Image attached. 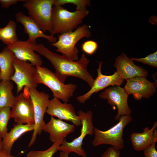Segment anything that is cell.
I'll return each instance as SVG.
<instances>
[{"mask_svg": "<svg viewBox=\"0 0 157 157\" xmlns=\"http://www.w3.org/2000/svg\"><path fill=\"white\" fill-rule=\"evenodd\" d=\"M3 149L2 142V138L0 136V149Z\"/></svg>", "mask_w": 157, "mask_h": 157, "instance_id": "obj_34", "label": "cell"}, {"mask_svg": "<svg viewBox=\"0 0 157 157\" xmlns=\"http://www.w3.org/2000/svg\"><path fill=\"white\" fill-rule=\"evenodd\" d=\"M34 124H14L10 131L2 138L3 149L11 153L14 142L22 135L33 131Z\"/></svg>", "mask_w": 157, "mask_h": 157, "instance_id": "obj_20", "label": "cell"}, {"mask_svg": "<svg viewBox=\"0 0 157 157\" xmlns=\"http://www.w3.org/2000/svg\"><path fill=\"white\" fill-rule=\"evenodd\" d=\"M75 126L55 118L51 116L50 121L44 127L43 131L49 133V139L52 142L58 141H63L67 135L74 132Z\"/></svg>", "mask_w": 157, "mask_h": 157, "instance_id": "obj_18", "label": "cell"}, {"mask_svg": "<svg viewBox=\"0 0 157 157\" xmlns=\"http://www.w3.org/2000/svg\"><path fill=\"white\" fill-rule=\"evenodd\" d=\"M103 62H100L97 69V76L94 80L93 85L90 90L85 94L78 96L76 98L81 103L83 104L89 99L94 93L109 86H120L124 82V80L116 72L111 75H106L102 74L101 67Z\"/></svg>", "mask_w": 157, "mask_h": 157, "instance_id": "obj_12", "label": "cell"}, {"mask_svg": "<svg viewBox=\"0 0 157 157\" xmlns=\"http://www.w3.org/2000/svg\"><path fill=\"white\" fill-rule=\"evenodd\" d=\"M69 154L68 152L61 151L59 154V157H69Z\"/></svg>", "mask_w": 157, "mask_h": 157, "instance_id": "obj_33", "label": "cell"}, {"mask_svg": "<svg viewBox=\"0 0 157 157\" xmlns=\"http://www.w3.org/2000/svg\"><path fill=\"white\" fill-rule=\"evenodd\" d=\"M126 81L124 89L128 95L132 94L136 100L149 98L156 91V83L151 82L145 77H136Z\"/></svg>", "mask_w": 157, "mask_h": 157, "instance_id": "obj_13", "label": "cell"}, {"mask_svg": "<svg viewBox=\"0 0 157 157\" xmlns=\"http://www.w3.org/2000/svg\"><path fill=\"white\" fill-rule=\"evenodd\" d=\"M16 23L10 20L3 28H0V40L7 45L13 44L18 40L16 33Z\"/></svg>", "mask_w": 157, "mask_h": 157, "instance_id": "obj_23", "label": "cell"}, {"mask_svg": "<svg viewBox=\"0 0 157 157\" xmlns=\"http://www.w3.org/2000/svg\"><path fill=\"white\" fill-rule=\"evenodd\" d=\"M29 94L33 106L34 116V127L28 147L34 144L38 135H40L46 124L44 120L46 113L49 95L43 92L38 91L36 88L29 89Z\"/></svg>", "mask_w": 157, "mask_h": 157, "instance_id": "obj_8", "label": "cell"}, {"mask_svg": "<svg viewBox=\"0 0 157 157\" xmlns=\"http://www.w3.org/2000/svg\"><path fill=\"white\" fill-rule=\"evenodd\" d=\"M128 96L123 88L117 86L106 88L99 95L100 98L107 100L111 106L117 107V113L115 118L116 121L118 120L122 116L131 115L132 110L128 104Z\"/></svg>", "mask_w": 157, "mask_h": 157, "instance_id": "obj_11", "label": "cell"}, {"mask_svg": "<svg viewBox=\"0 0 157 157\" xmlns=\"http://www.w3.org/2000/svg\"><path fill=\"white\" fill-rule=\"evenodd\" d=\"M156 143H153L143 151L144 157H157Z\"/></svg>", "mask_w": 157, "mask_h": 157, "instance_id": "obj_30", "label": "cell"}, {"mask_svg": "<svg viewBox=\"0 0 157 157\" xmlns=\"http://www.w3.org/2000/svg\"><path fill=\"white\" fill-rule=\"evenodd\" d=\"M15 18L17 21L23 26L24 32L28 36L27 40L30 42L37 44L36 39L40 38L46 39L51 44L57 41V39L54 36L44 34L31 17L26 15L23 12L17 13L15 15Z\"/></svg>", "mask_w": 157, "mask_h": 157, "instance_id": "obj_17", "label": "cell"}, {"mask_svg": "<svg viewBox=\"0 0 157 157\" xmlns=\"http://www.w3.org/2000/svg\"><path fill=\"white\" fill-rule=\"evenodd\" d=\"M120 150L112 146L108 148L101 157H120Z\"/></svg>", "mask_w": 157, "mask_h": 157, "instance_id": "obj_29", "label": "cell"}, {"mask_svg": "<svg viewBox=\"0 0 157 157\" xmlns=\"http://www.w3.org/2000/svg\"><path fill=\"white\" fill-rule=\"evenodd\" d=\"M37 44L26 41L18 40L7 47L14 53L16 58L19 60L29 62L33 66H42L43 61L40 55L35 52L34 47Z\"/></svg>", "mask_w": 157, "mask_h": 157, "instance_id": "obj_15", "label": "cell"}, {"mask_svg": "<svg viewBox=\"0 0 157 157\" xmlns=\"http://www.w3.org/2000/svg\"><path fill=\"white\" fill-rule=\"evenodd\" d=\"M13 88L10 80L0 81V110L12 107L16 98L13 92Z\"/></svg>", "mask_w": 157, "mask_h": 157, "instance_id": "obj_22", "label": "cell"}, {"mask_svg": "<svg viewBox=\"0 0 157 157\" xmlns=\"http://www.w3.org/2000/svg\"><path fill=\"white\" fill-rule=\"evenodd\" d=\"M157 122L154 123L152 128L148 127L144 129L141 133H132L130 135V140L132 147L136 151H143L154 142L157 141Z\"/></svg>", "mask_w": 157, "mask_h": 157, "instance_id": "obj_19", "label": "cell"}, {"mask_svg": "<svg viewBox=\"0 0 157 157\" xmlns=\"http://www.w3.org/2000/svg\"><path fill=\"white\" fill-rule=\"evenodd\" d=\"M63 141H58L53 143L49 148L44 151L32 150L27 154V157H52L59 150Z\"/></svg>", "mask_w": 157, "mask_h": 157, "instance_id": "obj_24", "label": "cell"}, {"mask_svg": "<svg viewBox=\"0 0 157 157\" xmlns=\"http://www.w3.org/2000/svg\"><path fill=\"white\" fill-rule=\"evenodd\" d=\"M37 83L42 84L52 91L54 97L61 99L65 102H68L73 95L76 85L72 83L65 84L59 79L55 73L42 66L35 67Z\"/></svg>", "mask_w": 157, "mask_h": 157, "instance_id": "obj_3", "label": "cell"}, {"mask_svg": "<svg viewBox=\"0 0 157 157\" xmlns=\"http://www.w3.org/2000/svg\"><path fill=\"white\" fill-rule=\"evenodd\" d=\"M10 110V117L17 124H34V108L29 96L21 92L16 97Z\"/></svg>", "mask_w": 157, "mask_h": 157, "instance_id": "obj_10", "label": "cell"}, {"mask_svg": "<svg viewBox=\"0 0 157 157\" xmlns=\"http://www.w3.org/2000/svg\"><path fill=\"white\" fill-rule=\"evenodd\" d=\"M91 35L88 26L83 24L72 31L64 32L58 36L57 41L51 44L56 51L65 55L74 61L78 59V50L75 47L81 39L88 38Z\"/></svg>", "mask_w": 157, "mask_h": 157, "instance_id": "obj_5", "label": "cell"}, {"mask_svg": "<svg viewBox=\"0 0 157 157\" xmlns=\"http://www.w3.org/2000/svg\"><path fill=\"white\" fill-rule=\"evenodd\" d=\"M72 4L76 6V10H87L86 7L90 4L88 0H54L53 6H62L66 4Z\"/></svg>", "mask_w": 157, "mask_h": 157, "instance_id": "obj_26", "label": "cell"}, {"mask_svg": "<svg viewBox=\"0 0 157 157\" xmlns=\"http://www.w3.org/2000/svg\"><path fill=\"white\" fill-rule=\"evenodd\" d=\"M13 64L14 72L10 80L14 82L17 86V94L22 91L24 87L28 89L36 88L38 84L35 78L36 68L28 62L16 58Z\"/></svg>", "mask_w": 157, "mask_h": 157, "instance_id": "obj_9", "label": "cell"}, {"mask_svg": "<svg viewBox=\"0 0 157 157\" xmlns=\"http://www.w3.org/2000/svg\"><path fill=\"white\" fill-rule=\"evenodd\" d=\"M132 58L127 57L124 53L117 57L114 64L116 72L119 75L126 81L136 77H146L147 71L142 67L135 65Z\"/></svg>", "mask_w": 157, "mask_h": 157, "instance_id": "obj_16", "label": "cell"}, {"mask_svg": "<svg viewBox=\"0 0 157 157\" xmlns=\"http://www.w3.org/2000/svg\"><path fill=\"white\" fill-rule=\"evenodd\" d=\"M16 58L14 53L7 47L0 52V80H10L14 72L13 62Z\"/></svg>", "mask_w": 157, "mask_h": 157, "instance_id": "obj_21", "label": "cell"}, {"mask_svg": "<svg viewBox=\"0 0 157 157\" xmlns=\"http://www.w3.org/2000/svg\"><path fill=\"white\" fill-rule=\"evenodd\" d=\"M81 47L83 51L86 53L92 55L97 50L98 45L95 41L88 40L84 42L82 44Z\"/></svg>", "mask_w": 157, "mask_h": 157, "instance_id": "obj_28", "label": "cell"}, {"mask_svg": "<svg viewBox=\"0 0 157 157\" xmlns=\"http://www.w3.org/2000/svg\"><path fill=\"white\" fill-rule=\"evenodd\" d=\"M54 0H23V7L29 16L41 30L51 34L52 31V15Z\"/></svg>", "mask_w": 157, "mask_h": 157, "instance_id": "obj_6", "label": "cell"}, {"mask_svg": "<svg viewBox=\"0 0 157 157\" xmlns=\"http://www.w3.org/2000/svg\"><path fill=\"white\" fill-rule=\"evenodd\" d=\"M23 0H0V4L2 8H8L10 6L16 4L18 1Z\"/></svg>", "mask_w": 157, "mask_h": 157, "instance_id": "obj_31", "label": "cell"}, {"mask_svg": "<svg viewBox=\"0 0 157 157\" xmlns=\"http://www.w3.org/2000/svg\"><path fill=\"white\" fill-rule=\"evenodd\" d=\"M89 10H76L70 12L60 6H53L52 15V31L51 35L72 31L82 23L88 14Z\"/></svg>", "mask_w": 157, "mask_h": 157, "instance_id": "obj_2", "label": "cell"}, {"mask_svg": "<svg viewBox=\"0 0 157 157\" xmlns=\"http://www.w3.org/2000/svg\"><path fill=\"white\" fill-rule=\"evenodd\" d=\"M133 60L146 64L153 67H157V52L148 55L146 57L141 58H132Z\"/></svg>", "mask_w": 157, "mask_h": 157, "instance_id": "obj_27", "label": "cell"}, {"mask_svg": "<svg viewBox=\"0 0 157 157\" xmlns=\"http://www.w3.org/2000/svg\"><path fill=\"white\" fill-rule=\"evenodd\" d=\"M34 51L48 59L54 67L55 74L64 83L67 78L73 76L82 79L91 88L94 79L87 70L90 60L82 54L78 60L74 61L67 56L52 52L42 44H36Z\"/></svg>", "mask_w": 157, "mask_h": 157, "instance_id": "obj_1", "label": "cell"}, {"mask_svg": "<svg viewBox=\"0 0 157 157\" xmlns=\"http://www.w3.org/2000/svg\"><path fill=\"white\" fill-rule=\"evenodd\" d=\"M46 113L60 119L72 122L76 126L81 125L80 118L76 114L72 105L67 102L62 103L56 97L49 100Z\"/></svg>", "mask_w": 157, "mask_h": 157, "instance_id": "obj_14", "label": "cell"}, {"mask_svg": "<svg viewBox=\"0 0 157 157\" xmlns=\"http://www.w3.org/2000/svg\"><path fill=\"white\" fill-rule=\"evenodd\" d=\"M78 114L82 126L80 135L70 142H68L65 139H64L59 147V151L69 153L73 152L79 156L87 157L82 145L85 137L87 135H92L94 133L92 112L90 110L87 112L80 110L78 112Z\"/></svg>", "mask_w": 157, "mask_h": 157, "instance_id": "obj_7", "label": "cell"}, {"mask_svg": "<svg viewBox=\"0 0 157 157\" xmlns=\"http://www.w3.org/2000/svg\"><path fill=\"white\" fill-rule=\"evenodd\" d=\"M0 157H17L12 155L3 149H0Z\"/></svg>", "mask_w": 157, "mask_h": 157, "instance_id": "obj_32", "label": "cell"}, {"mask_svg": "<svg viewBox=\"0 0 157 157\" xmlns=\"http://www.w3.org/2000/svg\"><path fill=\"white\" fill-rule=\"evenodd\" d=\"M132 120L131 115H125L121 116L117 124L107 130L102 131L94 127V138L92 142V145L96 147L109 144L119 150L123 149L124 147V130Z\"/></svg>", "mask_w": 157, "mask_h": 157, "instance_id": "obj_4", "label": "cell"}, {"mask_svg": "<svg viewBox=\"0 0 157 157\" xmlns=\"http://www.w3.org/2000/svg\"><path fill=\"white\" fill-rule=\"evenodd\" d=\"M11 108L6 107L0 110V136L3 138L8 132L7 125L10 117Z\"/></svg>", "mask_w": 157, "mask_h": 157, "instance_id": "obj_25", "label": "cell"}, {"mask_svg": "<svg viewBox=\"0 0 157 157\" xmlns=\"http://www.w3.org/2000/svg\"></svg>", "mask_w": 157, "mask_h": 157, "instance_id": "obj_35", "label": "cell"}]
</instances>
